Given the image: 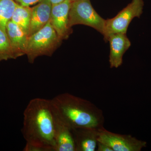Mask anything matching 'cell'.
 Masks as SVG:
<instances>
[{
  "label": "cell",
  "mask_w": 151,
  "mask_h": 151,
  "mask_svg": "<svg viewBox=\"0 0 151 151\" xmlns=\"http://www.w3.org/2000/svg\"><path fill=\"white\" fill-rule=\"evenodd\" d=\"M80 128L71 129L76 151H95L98 142V130Z\"/></svg>",
  "instance_id": "8fae6325"
},
{
  "label": "cell",
  "mask_w": 151,
  "mask_h": 151,
  "mask_svg": "<svg viewBox=\"0 0 151 151\" xmlns=\"http://www.w3.org/2000/svg\"><path fill=\"white\" fill-rule=\"evenodd\" d=\"M15 59L6 31L0 28V61Z\"/></svg>",
  "instance_id": "9a60e30c"
},
{
  "label": "cell",
  "mask_w": 151,
  "mask_h": 151,
  "mask_svg": "<svg viewBox=\"0 0 151 151\" xmlns=\"http://www.w3.org/2000/svg\"><path fill=\"white\" fill-rule=\"evenodd\" d=\"M110 43L109 63L111 68H118L123 63L124 53L131 46V42L126 34H114L108 38Z\"/></svg>",
  "instance_id": "ba28073f"
},
{
  "label": "cell",
  "mask_w": 151,
  "mask_h": 151,
  "mask_svg": "<svg viewBox=\"0 0 151 151\" xmlns=\"http://www.w3.org/2000/svg\"><path fill=\"white\" fill-rule=\"evenodd\" d=\"M52 7V5L49 0H41L32 8L29 37L41 29L50 21Z\"/></svg>",
  "instance_id": "30bf717a"
},
{
  "label": "cell",
  "mask_w": 151,
  "mask_h": 151,
  "mask_svg": "<svg viewBox=\"0 0 151 151\" xmlns=\"http://www.w3.org/2000/svg\"><path fill=\"white\" fill-rule=\"evenodd\" d=\"M50 1L52 5H54L57 4H59L63 2V1L65 0H49Z\"/></svg>",
  "instance_id": "ac0fdd59"
},
{
  "label": "cell",
  "mask_w": 151,
  "mask_h": 151,
  "mask_svg": "<svg viewBox=\"0 0 151 151\" xmlns=\"http://www.w3.org/2000/svg\"><path fill=\"white\" fill-rule=\"evenodd\" d=\"M144 5L143 0H132L116 16L106 20L103 34L105 41H108V37L114 34H127V29L132 20L136 17H140L143 13Z\"/></svg>",
  "instance_id": "5b68a950"
},
{
  "label": "cell",
  "mask_w": 151,
  "mask_h": 151,
  "mask_svg": "<svg viewBox=\"0 0 151 151\" xmlns=\"http://www.w3.org/2000/svg\"><path fill=\"white\" fill-rule=\"evenodd\" d=\"M71 1H77V0H71Z\"/></svg>",
  "instance_id": "d6986e66"
},
{
  "label": "cell",
  "mask_w": 151,
  "mask_h": 151,
  "mask_svg": "<svg viewBox=\"0 0 151 151\" xmlns=\"http://www.w3.org/2000/svg\"><path fill=\"white\" fill-rule=\"evenodd\" d=\"M98 142L109 146L113 151H141L147 145L145 141L130 135L120 134L106 130H98Z\"/></svg>",
  "instance_id": "8992f818"
},
{
  "label": "cell",
  "mask_w": 151,
  "mask_h": 151,
  "mask_svg": "<svg viewBox=\"0 0 151 151\" xmlns=\"http://www.w3.org/2000/svg\"><path fill=\"white\" fill-rule=\"evenodd\" d=\"M61 42L49 22L42 28L29 37L26 53L29 62L33 63L36 58L42 55L51 56Z\"/></svg>",
  "instance_id": "3957f363"
},
{
  "label": "cell",
  "mask_w": 151,
  "mask_h": 151,
  "mask_svg": "<svg viewBox=\"0 0 151 151\" xmlns=\"http://www.w3.org/2000/svg\"><path fill=\"white\" fill-rule=\"evenodd\" d=\"M106 19L99 15L92 6L90 0H77L71 2L68 24L71 28L76 25L90 27L103 34Z\"/></svg>",
  "instance_id": "277c9868"
},
{
  "label": "cell",
  "mask_w": 151,
  "mask_h": 151,
  "mask_svg": "<svg viewBox=\"0 0 151 151\" xmlns=\"http://www.w3.org/2000/svg\"><path fill=\"white\" fill-rule=\"evenodd\" d=\"M31 14L32 8L17 3L11 20L19 26L28 35Z\"/></svg>",
  "instance_id": "4fadbf2b"
},
{
  "label": "cell",
  "mask_w": 151,
  "mask_h": 151,
  "mask_svg": "<svg viewBox=\"0 0 151 151\" xmlns=\"http://www.w3.org/2000/svg\"><path fill=\"white\" fill-rule=\"evenodd\" d=\"M17 4L14 0H0V28L6 31V26L12 19Z\"/></svg>",
  "instance_id": "5bb4252c"
},
{
  "label": "cell",
  "mask_w": 151,
  "mask_h": 151,
  "mask_svg": "<svg viewBox=\"0 0 151 151\" xmlns=\"http://www.w3.org/2000/svg\"><path fill=\"white\" fill-rule=\"evenodd\" d=\"M50 103L54 115L71 129L104 127L103 111L89 100L64 93L55 97Z\"/></svg>",
  "instance_id": "7a4b0ae2"
},
{
  "label": "cell",
  "mask_w": 151,
  "mask_h": 151,
  "mask_svg": "<svg viewBox=\"0 0 151 151\" xmlns=\"http://www.w3.org/2000/svg\"><path fill=\"white\" fill-rule=\"evenodd\" d=\"M6 32L15 58L26 55L29 37L27 34L11 20L6 26Z\"/></svg>",
  "instance_id": "9c48e42d"
},
{
  "label": "cell",
  "mask_w": 151,
  "mask_h": 151,
  "mask_svg": "<svg viewBox=\"0 0 151 151\" xmlns=\"http://www.w3.org/2000/svg\"><path fill=\"white\" fill-rule=\"evenodd\" d=\"M71 2V0H65L62 2L52 5V7L50 21L61 41L67 39L72 32L68 24Z\"/></svg>",
  "instance_id": "52a82bcc"
},
{
  "label": "cell",
  "mask_w": 151,
  "mask_h": 151,
  "mask_svg": "<svg viewBox=\"0 0 151 151\" xmlns=\"http://www.w3.org/2000/svg\"><path fill=\"white\" fill-rule=\"evenodd\" d=\"M24 151H55V120L50 100L35 98L24 112Z\"/></svg>",
  "instance_id": "6da1fadb"
},
{
  "label": "cell",
  "mask_w": 151,
  "mask_h": 151,
  "mask_svg": "<svg viewBox=\"0 0 151 151\" xmlns=\"http://www.w3.org/2000/svg\"><path fill=\"white\" fill-rule=\"evenodd\" d=\"M16 2L25 6H30L33 4H37L41 0H14Z\"/></svg>",
  "instance_id": "2e32d148"
},
{
  "label": "cell",
  "mask_w": 151,
  "mask_h": 151,
  "mask_svg": "<svg viewBox=\"0 0 151 151\" xmlns=\"http://www.w3.org/2000/svg\"><path fill=\"white\" fill-rule=\"evenodd\" d=\"M53 115L55 120V151H76L75 142L71 129L54 113Z\"/></svg>",
  "instance_id": "7c38bea8"
},
{
  "label": "cell",
  "mask_w": 151,
  "mask_h": 151,
  "mask_svg": "<svg viewBox=\"0 0 151 151\" xmlns=\"http://www.w3.org/2000/svg\"><path fill=\"white\" fill-rule=\"evenodd\" d=\"M97 151H113L110 147L101 142H97Z\"/></svg>",
  "instance_id": "e0dca14e"
}]
</instances>
